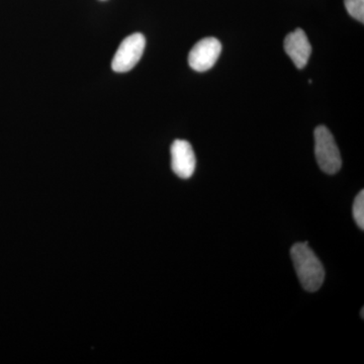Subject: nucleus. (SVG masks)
Here are the masks:
<instances>
[{
	"label": "nucleus",
	"instance_id": "obj_1",
	"mask_svg": "<svg viewBox=\"0 0 364 364\" xmlns=\"http://www.w3.org/2000/svg\"><path fill=\"white\" fill-rule=\"evenodd\" d=\"M291 256L304 289L310 293L320 289L324 282L325 269L308 243L294 244Z\"/></svg>",
	"mask_w": 364,
	"mask_h": 364
},
{
	"label": "nucleus",
	"instance_id": "obj_2",
	"mask_svg": "<svg viewBox=\"0 0 364 364\" xmlns=\"http://www.w3.org/2000/svg\"><path fill=\"white\" fill-rule=\"evenodd\" d=\"M315 136L316 159L325 173L336 174L342 166L341 155L331 132L325 126H318L314 133Z\"/></svg>",
	"mask_w": 364,
	"mask_h": 364
},
{
	"label": "nucleus",
	"instance_id": "obj_3",
	"mask_svg": "<svg viewBox=\"0 0 364 364\" xmlns=\"http://www.w3.org/2000/svg\"><path fill=\"white\" fill-rule=\"evenodd\" d=\"M146 39L140 33L129 36L119 45L112 62V68L117 73L132 70L142 58Z\"/></svg>",
	"mask_w": 364,
	"mask_h": 364
},
{
	"label": "nucleus",
	"instance_id": "obj_4",
	"mask_svg": "<svg viewBox=\"0 0 364 364\" xmlns=\"http://www.w3.org/2000/svg\"><path fill=\"white\" fill-rule=\"evenodd\" d=\"M221 52V43L215 38H205L198 41L189 52V66L198 72L207 71L215 65Z\"/></svg>",
	"mask_w": 364,
	"mask_h": 364
},
{
	"label": "nucleus",
	"instance_id": "obj_5",
	"mask_svg": "<svg viewBox=\"0 0 364 364\" xmlns=\"http://www.w3.org/2000/svg\"><path fill=\"white\" fill-rule=\"evenodd\" d=\"M171 166L174 173L182 179H188L193 176L196 166V158L188 141L176 140L172 144Z\"/></svg>",
	"mask_w": 364,
	"mask_h": 364
},
{
	"label": "nucleus",
	"instance_id": "obj_6",
	"mask_svg": "<svg viewBox=\"0 0 364 364\" xmlns=\"http://www.w3.org/2000/svg\"><path fill=\"white\" fill-rule=\"evenodd\" d=\"M284 50L299 69L305 68L312 54V46L301 28H296L287 36L284 40Z\"/></svg>",
	"mask_w": 364,
	"mask_h": 364
},
{
	"label": "nucleus",
	"instance_id": "obj_7",
	"mask_svg": "<svg viewBox=\"0 0 364 364\" xmlns=\"http://www.w3.org/2000/svg\"><path fill=\"white\" fill-rule=\"evenodd\" d=\"M345 7L352 18L364 23V0H344Z\"/></svg>",
	"mask_w": 364,
	"mask_h": 364
},
{
	"label": "nucleus",
	"instance_id": "obj_8",
	"mask_svg": "<svg viewBox=\"0 0 364 364\" xmlns=\"http://www.w3.org/2000/svg\"><path fill=\"white\" fill-rule=\"evenodd\" d=\"M353 218L361 230L364 229V191H361L353 203Z\"/></svg>",
	"mask_w": 364,
	"mask_h": 364
}]
</instances>
